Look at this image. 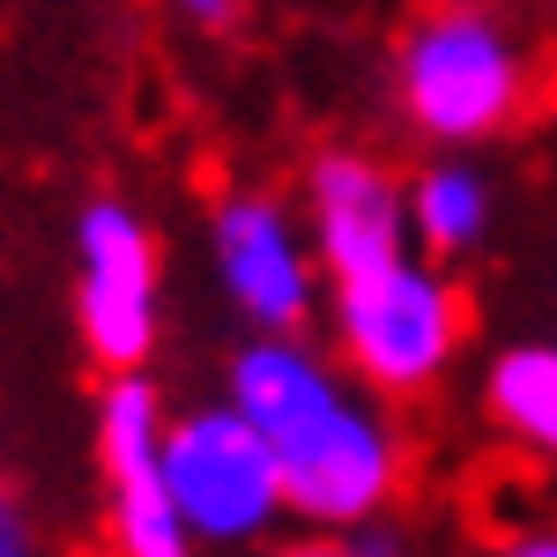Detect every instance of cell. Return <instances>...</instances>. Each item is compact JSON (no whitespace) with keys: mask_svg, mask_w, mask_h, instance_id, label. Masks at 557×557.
<instances>
[{"mask_svg":"<svg viewBox=\"0 0 557 557\" xmlns=\"http://www.w3.org/2000/svg\"><path fill=\"white\" fill-rule=\"evenodd\" d=\"M172 394L149 380H104L97 394V513L112 557H201L172 506L164 438H172Z\"/></svg>","mask_w":557,"mask_h":557,"instance_id":"7","label":"cell"},{"mask_svg":"<svg viewBox=\"0 0 557 557\" xmlns=\"http://www.w3.org/2000/svg\"><path fill=\"white\" fill-rule=\"evenodd\" d=\"M498 231V178L475 157H424L409 172V246L431 268H461Z\"/></svg>","mask_w":557,"mask_h":557,"instance_id":"9","label":"cell"},{"mask_svg":"<svg viewBox=\"0 0 557 557\" xmlns=\"http://www.w3.org/2000/svg\"><path fill=\"white\" fill-rule=\"evenodd\" d=\"M75 335L104 380H141L164 343V238L127 194L75 215Z\"/></svg>","mask_w":557,"mask_h":557,"instance_id":"6","label":"cell"},{"mask_svg":"<svg viewBox=\"0 0 557 557\" xmlns=\"http://www.w3.org/2000/svg\"><path fill=\"white\" fill-rule=\"evenodd\" d=\"M290 201L305 215V238H312V260H320L327 290L357 283V275H380V268L417 253L409 246V172H394L364 141L312 149Z\"/></svg>","mask_w":557,"mask_h":557,"instance_id":"8","label":"cell"},{"mask_svg":"<svg viewBox=\"0 0 557 557\" xmlns=\"http://www.w3.org/2000/svg\"><path fill=\"white\" fill-rule=\"evenodd\" d=\"M201 260L246 343H290L327 320V275L312 260L305 215L275 186H223L201 223Z\"/></svg>","mask_w":557,"mask_h":557,"instance_id":"4","label":"cell"},{"mask_svg":"<svg viewBox=\"0 0 557 557\" xmlns=\"http://www.w3.org/2000/svg\"><path fill=\"white\" fill-rule=\"evenodd\" d=\"M535 45L498 8H424L386 45V104L431 157H475L535 112Z\"/></svg>","mask_w":557,"mask_h":557,"instance_id":"2","label":"cell"},{"mask_svg":"<svg viewBox=\"0 0 557 557\" xmlns=\"http://www.w3.org/2000/svg\"><path fill=\"white\" fill-rule=\"evenodd\" d=\"M475 401L491 431L550 461L557 469V335H520V343H498L483 357V380H475Z\"/></svg>","mask_w":557,"mask_h":557,"instance_id":"10","label":"cell"},{"mask_svg":"<svg viewBox=\"0 0 557 557\" xmlns=\"http://www.w3.org/2000/svg\"><path fill=\"white\" fill-rule=\"evenodd\" d=\"M0 557H52L38 535V520H30V506L0 483Z\"/></svg>","mask_w":557,"mask_h":557,"instance_id":"12","label":"cell"},{"mask_svg":"<svg viewBox=\"0 0 557 557\" xmlns=\"http://www.w3.org/2000/svg\"><path fill=\"white\" fill-rule=\"evenodd\" d=\"M283 557H409V543L394 528H335V535H298L283 543Z\"/></svg>","mask_w":557,"mask_h":557,"instance_id":"11","label":"cell"},{"mask_svg":"<svg viewBox=\"0 0 557 557\" xmlns=\"http://www.w3.org/2000/svg\"><path fill=\"white\" fill-rule=\"evenodd\" d=\"M491 557H557V528H520V535H506Z\"/></svg>","mask_w":557,"mask_h":557,"instance_id":"13","label":"cell"},{"mask_svg":"<svg viewBox=\"0 0 557 557\" xmlns=\"http://www.w3.org/2000/svg\"><path fill=\"white\" fill-rule=\"evenodd\" d=\"M223 401L268 438L290 491V520L305 535L386 528L409 483V438L394 409L349 380L320 335H290V343L238 335V349L223 357Z\"/></svg>","mask_w":557,"mask_h":557,"instance_id":"1","label":"cell"},{"mask_svg":"<svg viewBox=\"0 0 557 557\" xmlns=\"http://www.w3.org/2000/svg\"><path fill=\"white\" fill-rule=\"evenodd\" d=\"M164 475H172L178 520H186V535L201 550H260L290 520V491H283V469H275L268 438L223 394L172 409Z\"/></svg>","mask_w":557,"mask_h":557,"instance_id":"5","label":"cell"},{"mask_svg":"<svg viewBox=\"0 0 557 557\" xmlns=\"http://www.w3.org/2000/svg\"><path fill=\"white\" fill-rule=\"evenodd\" d=\"M327 349L343 357V372L364 394L394 401H424L446 386V372L469 349V290L454 268H431L424 253L394 260L380 275H357L327 290Z\"/></svg>","mask_w":557,"mask_h":557,"instance_id":"3","label":"cell"},{"mask_svg":"<svg viewBox=\"0 0 557 557\" xmlns=\"http://www.w3.org/2000/svg\"><path fill=\"white\" fill-rule=\"evenodd\" d=\"M178 23H194V30H231V23H238V8H231V0H186V8H178Z\"/></svg>","mask_w":557,"mask_h":557,"instance_id":"14","label":"cell"}]
</instances>
